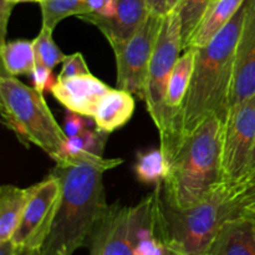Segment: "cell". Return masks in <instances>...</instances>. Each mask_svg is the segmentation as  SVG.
<instances>
[{
    "label": "cell",
    "mask_w": 255,
    "mask_h": 255,
    "mask_svg": "<svg viewBox=\"0 0 255 255\" xmlns=\"http://www.w3.org/2000/svg\"><path fill=\"white\" fill-rule=\"evenodd\" d=\"M244 15L246 1L211 42L197 49L193 74L181 111L166 134L159 137V147L167 162L171 161L182 142L208 117L217 116L226 122Z\"/></svg>",
    "instance_id": "6da1fadb"
},
{
    "label": "cell",
    "mask_w": 255,
    "mask_h": 255,
    "mask_svg": "<svg viewBox=\"0 0 255 255\" xmlns=\"http://www.w3.org/2000/svg\"><path fill=\"white\" fill-rule=\"evenodd\" d=\"M124 163V159H106L86 154L56 163L54 172L61 183V196L39 255H74L87 247L92 232L109 208L104 173Z\"/></svg>",
    "instance_id": "7a4b0ae2"
},
{
    "label": "cell",
    "mask_w": 255,
    "mask_h": 255,
    "mask_svg": "<svg viewBox=\"0 0 255 255\" xmlns=\"http://www.w3.org/2000/svg\"><path fill=\"white\" fill-rule=\"evenodd\" d=\"M255 202V176L222 182L194 206L174 209L161 197L158 227L167 247L183 255H206L219 229L231 219L243 217Z\"/></svg>",
    "instance_id": "3957f363"
},
{
    "label": "cell",
    "mask_w": 255,
    "mask_h": 255,
    "mask_svg": "<svg viewBox=\"0 0 255 255\" xmlns=\"http://www.w3.org/2000/svg\"><path fill=\"white\" fill-rule=\"evenodd\" d=\"M224 122L208 117L181 143L168 162V173L162 183L166 206L186 209L208 196L223 181Z\"/></svg>",
    "instance_id": "277c9868"
},
{
    "label": "cell",
    "mask_w": 255,
    "mask_h": 255,
    "mask_svg": "<svg viewBox=\"0 0 255 255\" xmlns=\"http://www.w3.org/2000/svg\"><path fill=\"white\" fill-rule=\"evenodd\" d=\"M0 112L5 126L24 146H36L52 161L59 162L67 141L44 94L22 84L15 76L0 77Z\"/></svg>",
    "instance_id": "5b68a950"
},
{
    "label": "cell",
    "mask_w": 255,
    "mask_h": 255,
    "mask_svg": "<svg viewBox=\"0 0 255 255\" xmlns=\"http://www.w3.org/2000/svg\"><path fill=\"white\" fill-rule=\"evenodd\" d=\"M183 50L181 19L177 10H171L163 17L161 31L147 72L144 100L149 117L158 132L164 122V102L172 71Z\"/></svg>",
    "instance_id": "8992f818"
},
{
    "label": "cell",
    "mask_w": 255,
    "mask_h": 255,
    "mask_svg": "<svg viewBox=\"0 0 255 255\" xmlns=\"http://www.w3.org/2000/svg\"><path fill=\"white\" fill-rule=\"evenodd\" d=\"M164 15L151 12L148 19L129 39L112 47L116 57L117 89L144 100L147 72L156 47Z\"/></svg>",
    "instance_id": "52a82bcc"
},
{
    "label": "cell",
    "mask_w": 255,
    "mask_h": 255,
    "mask_svg": "<svg viewBox=\"0 0 255 255\" xmlns=\"http://www.w3.org/2000/svg\"><path fill=\"white\" fill-rule=\"evenodd\" d=\"M255 152V94L231 110L224 122L222 173L223 181L241 178L253 163Z\"/></svg>",
    "instance_id": "ba28073f"
},
{
    "label": "cell",
    "mask_w": 255,
    "mask_h": 255,
    "mask_svg": "<svg viewBox=\"0 0 255 255\" xmlns=\"http://www.w3.org/2000/svg\"><path fill=\"white\" fill-rule=\"evenodd\" d=\"M61 183L54 172L35 184L19 226L11 241L20 251H40L56 213Z\"/></svg>",
    "instance_id": "9c48e42d"
},
{
    "label": "cell",
    "mask_w": 255,
    "mask_h": 255,
    "mask_svg": "<svg viewBox=\"0 0 255 255\" xmlns=\"http://www.w3.org/2000/svg\"><path fill=\"white\" fill-rule=\"evenodd\" d=\"M90 255H134V207L107 208L87 243Z\"/></svg>",
    "instance_id": "30bf717a"
},
{
    "label": "cell",
    "mask_w": 255,
    "mask_h": 255,
    "mask_svg": "<svg viewBox=\"0 0 255 255\" xmlns=\"http://www.w3.org/2000/svg\"><path fill=\"white\" fill-rule=\"evenodd\" d=\"M255 94V0H246V15L234 62L229 111ZM229 114V112H228Z\"/></svg>",
    "instance_id": "8fae6325"
},
{
    "label": "cell",
    "mask_w": 255,
    "mask_h": 255,
    "mask_svg": "<svg viewBox=\"0 0 255 255\" xmlns=\"http://www.w3.org/2000/svg\"><path fill=\"white\" fill-rule=\"evenodd\" d=\"M149 15L151 10L147 0H116V12L112 17L86 14L79 19L96 26L106 37L110 46L114 47L136 34Z\"/></svg>",
    "instance_id": "7c38bea8"
},
{
    "label": "cell",
    "mask_w": 255,
    "mask_h": 255,
    "mask_svg": "<svg viewBox=\"0 0 255 255\" xmlns=\"http://www.w3.org/2000/svg\"><path fill=\"white\" fill-rule=\"evenodd\" d=\"M111 89L96 76L87 74L57 80L50 92L66 110L94 120L102 97Z\"/></svg>",
    "instance_id": "4fadbf2b"
},
{
    "label": "cell",
    "mask_w": 255,
    "mask_h": 255,
    "mask_svg": "<svg viewBox=\"0 0 255 255\" xmlns=\"http://www.w3.org/2000/svg\"><path fill=\"white\" fill-rule=\"evenodd\" d=\"M206 255H255V226L249 217L223 224Z\"/></svg>",
    "instance_id": "5bb4252c"
},
{
    "label": "cell",
    "mask_w": 255,
    "mask_h": 255,
    "mask_svg": "<svg viewBox=\"0 0 255 255\" xmlns=\"http://www.w3.org/2000/svg\"><path fill=\"white\" fill-rule=\"evenodd\" d=\"M196 54L197 49H193V47L184 50V54L179 56L178 61L172 71L171 79H169L168 86H167L166 102H164V122L163 127L159 131V137L166 134L172 122L181 111V107L186 99L187 91H188L192 74H193Z\"/></svg>",
    "instance_id": "9a60e30c"
},
{
    "label": "cell",
    "mask_w": 255,
    "mask_h": 255,
    "mask_svg": "<svg viewBox=\"0 0 255 255\" xmlns=\"http://www.w3.org/2000/svg\"><path fill=\"white\" fill-rule=\"evenodd\" d=\"M136 107L131 92L111 89L99 104L94 116L95 126L102 132L111 133L124 127L132 119Z\"/></svg>",
    "instance_id": "2e32d148"
},
{
    "label": "cell",
    "mask_w": 255,
    "mask_h": 255,
    "mask_svg": "<svg viewBox=\"0 0 255 255\" xmlns=\"http://www.w3.org/2000/svg\"><path fill=\"white\" fill-rule=\"evenodd\" d=\"M246 0H214L207 9L201 24L197 27L188 45L193 49L206 46L213 37L233 19Z\"/></svg>",
    "instance_id": "e0dca14e"
},
{
    "label": "cell",
    "mask_w": 255,
    "mask_h": 255,
    "mask_svg": "<svg viewBox=\"0 0 255 255\" xmlns=\"http://www.w3.org/2000/svg\"><path fill=\"white\" fill-rule=\"evenodd\" d=\"M34 187L35 184L26 188L9 184L0 187V242L12 238Z\"/></svg>",
    "instance_id": "ac0fdd59"
},
{
    "label": "cell",
    "mask_w": 255,
    "mask_h": 255,
    "mask_svg": "<svg viewBox=\"0 0 255 255\" xmlns=\"http://www.w3.org/2000/svg\"><path fill=\"white\" fill-rule=\"evenodd\" d=\"M2 72L10 76L30 75L36 66L34 40H11L0 45Z\"/></svg>",
    "instance_id": "d6986e66"
},
{
    "label": "cell",
    "mask_w": 255,
    "mask_h": 255,
    "mask_svg": "<svg viewBox=\"0 0 255 255\" xmlns=\"http://www.w3.org/2000/svg\"><path fill=\"white\" fill-rule=\"evenodd\" d=\"M133 171L137 179L142 183L154 184V186L163 183L168 173V162L161 147L138 152Z\"/></svg>",
    "instance_id": "ffe728a7"
},
{
    "label": "cell",
    "mask_w": 255,
    "mask_h": 255,
    "mask_svg": "<svg viewBox=\"0 0 255 255\" xmlns=\"http://www.w3.org/2000/svg\"><path fill=\"white\" fill-rule=\"evenodd\" d=\"M211 1L212 0H179L174 7L181 19L183 50L188 49L189 42L211 5Z\"/></svg>",
    "instance_id": "44dd1931"
},
{
    "label": "cell",
    "mask_w": 255,
    "mask_h": 255,
    "mask_svg": "<svg viewBox=\"0 0 255 255\" xmlns=\"http://www.w3.org/2000/svg\"><path fill=\"white\" fill-rule=\"evenodd\" d=\"M42 25L52 31L60 21L69 16L85 14V0H42L40 2Z\"/></svg>",
    "instance_id": "7402d4cb"
},
{
    "label": "cell",
    "mask_w": 255,
    "mask_h": 255,
    "mask_svg": "<svg viewBox=\"0 0 255 255\" xmlns=\"http://www.w3.org/2000/svg\"><path fill=\"white\" fill-rule=\"evenodd\" d=\"M34 46L36 64L50 70H54L66 57L52 39V30L49 27L41 26L40 32L34 39Z\"/></svg>",
    "instance_id": "603a6c76"
},
{
    "label": "cell",
    "mask_w": 255,
    "mask_h": 255,
    "mask_svg": "<svg viewBox=\"0 0 255 255\" xmlns=\"http://www.w3.org/2000/svg\"><path fill=\"white\" fill-rule=\"evenodd\" d=\"M91 74L89 66H87L86 61L84 59V55L81 52H75L66 57L62 61V69L60 74L57 75V80H65L70 79V77L81 76V75Z\"/></svg>",
    "instance_id": "cb8c5ba5"
},
{
    "label": "cell",
    "mask_w": 255,
    "mask_h": 255,
    "mask_svg": "<svg viewBox=\"0 0 255 255\" xmlns=\"http://www.w3.org/2000/svg\"><path fill=\"white\" fill-rule=\"evenodd\" d=\"M29 76L30 79H31L32 87L36 89L37 91L42 92V94H44L45 91H51L52 86H54L57 81V79H54L52 70L37 64Z\"/></svg>",
    "instance_id": "d4e9b609"
},
{
    "label": "cell",
    "mask_w": 255,
    "mask_h": 255,
    "mask_svg": "<svg viewBox=\"0 0 255 255\" xmlns=\"http://www.w3.org/2000/svg\"><path fill=\"white\" fill-rule=\"evenodd\" d=\"M90 120L89 117H85L82 115L76 114L66 110L64 119V131L67 137H75L81 134L87 127L90 126Z\"/></svg>",
    "instance_id": "484cf974"
},
{
    "label": "cell",
    "mask_w": 255,
    "mask_h": 255,
    "mask_svg": "<svg viewBox=\"0 0 255 255\" xmlns=\"http://www.w3.org/2000/svg\"><path fill=\"white\" fill-rule=\"evenodd\" d=\"M151 12L157 15H166L168 10V0H147Z\"/></svg>",
    "instance_id": "4316f807"
},
{
    "label": "cell",
    "mask_w": 255,
    "mask_h": 255,
    "mask_svg": "<svg viewBox=\"0 0 255 255\" xmlns=\"http://www.w3.org/2000/svg\"><path fill=\"white\" fill-rule=\"evenodd\" d=\"M109 0H85V14H95L99 12L106 5Z\"/></svg>",
    "instance_id": "83f0119b"
},
{
    "label": "cell",
    "mask_w": 255,
    "mask_h": 255,
    "mask_svg": "<svg viewBox=\"0 0 255 255\" xmlns=\"http://www.w3.org/2000/svg\"><path fill=\"white\" fill-rule=\"evenodd\" d=\"M20 249L12 243L11 239L5 242H0V255H19Z\"/></svg>",
    "instance_id": "f1b7e54d"
},
{
    "label": "cell",
    "mask_w": 255,
    "mask_h": 255,
    "mask_svg": "<svg viewBox=\"0 0 255 255\" xmlns=\"http://www.w3.org/2000/svg\"><path fill=\"white\" fill-rule=\"evenodd\" d=\"M5 1H7L9 4H12V5H16V4H20V2H41L42 0H5Z\"/></svg>",
    "instance_id": "f546056e"
},
{
    "label": "cell",
    "mask_w": 255,
    "mask_h": 255,
    "mask_svg": "<svg viewBox=\"0 0 255 255\" xmlns=\"http://www.w3.org/2000/svg\"><path fill=\"white\" fill-rule=\"evenodd\" d=\"M253 214H255V203L252 204L251 207H249L248 209L246 211V213L243 214V217H248V216H253Z\"/></svg>",
    "instance_id": "4dcf8cb0"
},
{
    "label": "cell",
    "mask_w": 255,
    "mask_h": 255,
    "mask_svg": "<svg viewBox=\"0 0 255 255\" xmlns=\"http://www.w3.org/2000/svg\"><path fill=\"white\" fill-rule=\"evenodd\" d=\"M19 255H39V251H29V249H24L19 253Z\"/></svg>",
    "instance_id": "1f68e13d"
},
{
    "label": "cell",
    "mask_w": 255,
    "mask_h": 255,
    "mask_svg": "<svg viewBox=\"0 0 255 255\" xmlns=\"http://www.w3.org/2000/svg\"><path fill=\"white\" fill-rule=\"evenodd\" d=\"M179 0H168V10L171 11V10H173L174 7L177 6V4H178Z\"/></svg>",
    "instance_id": "d6a6232c"
},
{
    "label": "cell",
    "mask_w": 255,
    "mask_h": 255,
    "mask_svg": "<svg viewBox=\"0 0 255 255\" xmlns=\"http://www.w3.org/2000/svg\"><path fill=\"white\" fill-rule=\"evenodd\" d=\"M166 255H183V254H181V253H179V252H177V251H174V249H172V248H169V247H167Z\"/></svg>",
    "instance_id": "836d02e7"
},
{
    "label": "cell",
    "mask_w": 255,
    "mask_h": 255,
    "mask_svg": "<svg viewBox=\"0 0 255 255\" xmlns=\"http://www.w3.org/2000/svg\"><path fill=\"white\" fill-rule=\"evenodd\" d=\"M248 217L252 219V221H253V223H254V226H255V214H253V216H248Z\"/></svg>",
    "instance_id": "e575fe53"
},
{
    "label": "cell",
    "mask_w": 255,
    "mask_h": 255,
    "mask_svg": "<svg viewBox=\"0 0 255 255\" xmlns=\"http://www.w3.org/2000/svg\"><path fill=\"white\" fill-rule=\"evenodd\" d=\"M212 1H214V0H212ZM212 1H211V2H212Z\"/></svg>",
    "instance_id": "d590c367"
}]
</instances>
